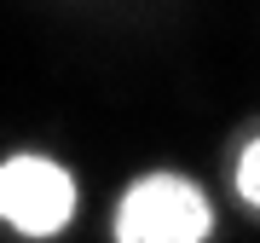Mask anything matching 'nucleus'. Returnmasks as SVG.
Masks as SVG:
<instances>
[{"label":"nucleus","instance_id":"f257e3e1","mask_svg":"<svg viewBox=\"0 0 260 243\" xmlns=\"http://www.w3.org/2000/svg\"><path fill=\"white\" fill-rule=\"evenodd\" d=\"M208 197L179 174H150L121 197L116 243H203L208 237Z\"/></svg>","mask_w":260,"mask_h":243},{"label":"nucleus","instance_id":"7ed1b4c3","mask_svg":"<svg viewBox=\"0 0 260 243\" xmlns=\"http://www.w3.org/2000/svg\"><path fill=\"white\" fill-rule=\"evenodd\" d=\"M237 186H243V197L260 208V139L243 150V162H237Z\"/></svg>","mask_w":260,"mask_h":243},{"label":"nucleus","instance_id":"f03ea898","mask_svg":"<svg viewBox=\"0 0 260 243\" xmlns=\"http://www.w3.org/2000/svg\"><path fill=\"white\" fill-rule=\"evenodd\" d=\"M75 215V186L70 174L47 157H12L0 168V220L18 226L23 237H52Z\"/></svg>","mask_w":260,"mask_h":243}]
</instances>
